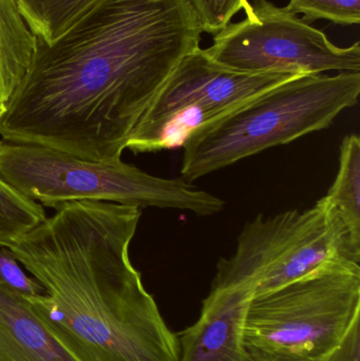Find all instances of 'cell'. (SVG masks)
<instances>
[{
    "mask_svg": "<svg viewBox=\"0 0 360 361\" xmlns=\"http://www.w3.org/2000/svg\"><path fill=\"white\" fill-rule=\"evenodd\" d=\"M201 37L187 0H97L50 44L36 37L0 137L93 162L122 160L133 129Z\"/></svg>",
    "mask_w": 360,
    "mask_h": 361,
    "instance_id": "cell-1",
    "label": "cell"
},
{
    "mask_svg": "<svg viewBox=\"0 0 360 361\" xmlns=\"http://www.w3.org/2000/svg\"><path fill=\"white\" fill-rule=\"evenodd\" d=\"M8 247L44 286L27 296L40 322L78 361H179L129 246L142 209L68 202Z\"/></svg>",
    "mask_w": 360,
    "mask_h": 361,
    "instance_id": "cell-2",
    "label": "cell"
},
{
    "mask_svg": "<svg viewBox=\"0 0 360 361\" xmlns=\"http://www.w3.org/2000/svg\"><path fill=\"white\" fill-rule=\"evenodd\" d=\"M360 95V72L297 75L194 131L183 144L182 179L194 180L328 128Z\"/></svg>",
    "mask_w": 360,
    "mask_h": 361,
    "instance_id": "cell-3",
    "label": "cell"
},
{
    "mask_svg": "<svg viewBox=\"0 0 360 361\" xmlns=\"http://www.w3.org/2000/svg\"><path fill=\"white\" fill-rule=\"evenodd\" d=\"M0 177L21 195L54 209L68 202L101 201L213 216L225 203L187 180L154 177L122 160H84L44 146L0 141Z\"/></svg>",
    "mask_w": 360,
    "mask_h": 361,
    "instance_id": "cell-4",
    "label": "cell"
},
{
    "mask_svg": "<svg viewBox=\"0 0 360 361\" xmlns=\"http://www.w3.org/2000/svg\"><path fill=\"white\" fill-rule=\"evenodd\" d=\"M360 315V265L335 259L254 296L243 345L252 361H327Z\"/></svg>",
    "mask_w": 360,
    "mask_h": 361,
    "instance_id": "cell-5",
    "label": "cell"
},
{
    "mask_svg": "<svg viewBox=\"0 0 360 361\" xmlns=\"http://www.w3.org/2000/svg\"><path fill=\"white\" fill-rule=\"evenodd\" d=\"M348 259L360 264L348 229L325 197L313 207L270 218L258 216L245 225L236 252L220 259L213 286L249 284L254 296L291 283L325 263Z\"/></svg>",
    "mask_w": 360,
    "mask_h": 361,
    "instance_id": "cell-6",
    "label": "cell"
},
{
    "mask_svg": "<svg viewBox=\"0 0 360 361\" xmlns=\"http://www.w3.org/2000/svg\"><path fill=\"white\" fill-rule=\"evenodd\" d=\"M294 74L235 71L203 49L188 53L150 104L127 142L135 154L182 147L199 127L213 122Z\"/></svg>",
    "mask_w": 360,
    "mask_h": 361,
    "instance_id": "cell-7",
    "label": "cell"
},
{
    "mask_svg": "<svg viewBox=\"0 0 360 361\" xmlns=\"http://www.w3.org/2000/svg\"><path fill=\"white\" fill-rule=\"evenodd\" d=\"M244 11V19L226 25L204 49L219 65L247 73L360 72V42L336 46L323 31L268 0H253Z\"/></svg>",
    "mask_w": 360,
    "mask_h": 361,
    "instance_id": "cell-8",
    "label": "cell"
},
{
    "mask_svg": "<svg viewBox=\"0 0 360 361\" xmlns=\"http://www.w3.org/2000/svg\"><path fill=\"white\" fill-rule=\"evenodd\" d=\"M253 297L249 284L213 286L203 300L200 317L177 334L179 361H252L243 332Z\"/></svg>",
    "mask_w": 360,
    "mask_h": 361,
    "instance_id": "cell-9",
    "label": "cell"
},
{
    "mask_svg": "<svg viewBox=\"0 0 360 361\" xmlns=\"http://www.w3.org/2000/svg\"><path fill=\"white\" fill-rule=\"evenodd\" d=\"M0 361H78L40 322L27 295L1 280Z\"/></svg>",
    "mask_w": 360,
    "mask_h": 361,
    "instance_id": "cell-10",
    "label": "cell"
},
{
    "mask_svg": "<svg viewBox=\"0 0 360 361\" xmlns=\"http://www.w3.org/2000/svg\"><path fill=\"white\" fill-rule=\"evenodd\" d=\"M36 36L15 0H0V97L8 103L29 69Z\"/></svg>",
    "mask_w": 360,
    "mask_h": 361,
    "instance_id": "cell-11",
    "label": "cell"
},
{
    "mask_svg": "<svg viewBox=\"0 0 360 361\" xmlns=\"http://www.w3.org/2000/svg\"><path fill=\"white\" fill-rule=\"evenodd\" d=\"M348 229L353 246L360 252V139L349 135L340 149L337 176L325 195Z\"/></svg>",
    "mask_w": 360,
    "mask_h": 361,
    "instance_id": "cell-12",
    "label": "cell"
},
{
    "mask_svg": "<svg viewBox=\"0 0 360 361\" xmlns=\"http://www.w3.org/2000/svg\"><path fill=\"white\" fill-rule=\"evenodd\" d=\"M36 37L50 44L67 31L97 0H15Z\"/></svg>",
    "mask_w": 360,
    "mask_h": 361,
    "instance_id": "cell-13",
    "label": "cell"
},
{
    "mask_svg": "<svg viewBox=\"0 0 360 361\" xmlns=\"http://www.w3.org/2000/svg\"><path fill=\"white\" fill-rule=\"evenodd\" d=\"M46 219L44 206L21 195L0 177V248L10 247Z\"/></svg>",
    "mask_w": 360,
    "mask_h": 361,
    "instance_id": "cell-14",
    "label": "cell"
},
{
    "mask_svg": "<svg viewBox=\"0 0 360 361\" xmlns=\"http://www.w3.org/2000/svg\"><path fill=\"white\" fill-rule=\"evenodd\" d=\"M294 14H302L308 23L329 20L340 25L360 23V0H289L285 6Z\"/></svg>",
    "mask_w": 360,
    "mask_h": 361,
    "instance_id": "cell-15",
    "label": "cell"
},
{
    "mask_svg": "<svg viewBox=\"0 0 360 361\" xmlns=\"http://www.w3.org/2000/svg\"><path fill=\"white\" fill-rule=\"evenodd\" d=\"M202 33L217 34L232 17L249 6V0H187Z\"/></svg>",
    "mask_w": 360,
    "mask_h": 361,
    "instance_id": "cell-16",
    "label": "cell"
},
{
    "mask_svg": "<svg viewBox=\"0 0 360 361\" xmlns=\"http://www.w3.org/2000/svg\"><path fill=\"white\" fill-rule=\"evenodd\" d=\"M0 280L27 296L46 294L44 286L35 278L27 277L23 273L18 261L8 247L0 250Z\"/></svg>",
    "mask_w": 360,
    "mask_h": 361,
    "instance_id": "cell-17",
    "label": "cell"
},
{
    "mask_svg": "<svg viewBox=\"0 0 360 361\" xmlns=\"http://www.w3.org/2000/svg\"><path fill=\"white\" fill-rule=\"evenodd\" d=\"M327 361H360V315L353 320L342 343Z\"/></svg>",
    "mask_w": 360,
    "mask_h": 361,
    "instance_id": "cell-18",
    "label": "cell"
},
{
    "mask_svg": "<svg viewBox=\"0 0 360 361\" xmlns=\"http://www.w3.org/2000/svg\"><path fill=\"white\" fill-rule=\"evenodd\" d=\"M6 104L4 103V99L0 97V116H1L2 114H4V112L6 111Z\"/></svg>",
    "mask_w": 360,
    "mask_h": 361,
    "instance_id": "cell-19",
    "label": "cell"
}]
</instances>
